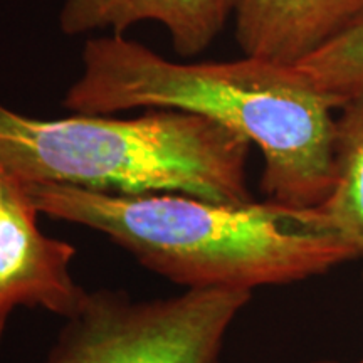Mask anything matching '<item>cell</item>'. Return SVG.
Masks as SVG:
<instances>
[{
    "label": "cell",
    "instance_id": "obj_1",
    "mask_svg": "<svg viewBox=\"0 0 363 363\" xmlns=\"http://www.w3.org/2000/svg\"><path fill=\"white\" fill-rule=\"evenodd\" d=\"M81 57L67 110L113 115L153 108L203 116L261 150L267 201L320 207L328 199L338 108L296 66L251 56L177 62L120 34L86 40Z\"/></svg>",
    "mask_w": 363,
    "mask_h": 363
},
{
    "label": "cell",
    "instance_id": "obj_2",
    "mask_svg": "<svg viewBox=\"0 0 363 363\" xmlns=\"http://www.w3.org/2000/svg\"><path fill=\"white\" fill-rule=\"evenodd\" d=\"M22 187L39 214L108 235L140 264L187 289L252 291L310 279L360 257L320 207L120 195L51 184Z\"/></svg>",
    "mask_w": 363,
    "mask_h": 363
},
{
    "label": "cell",
    "instance_id": "obj_3",
    "mask_svg": "<svg viewBox=\"0 0 363 363\" xmlns=\"http://www.w3.org/2000/svg\"><path fill=\"white\" fill-rule=\"evenodd\" d=\"M249 148V140L235 131L184 111L43 120L0 104V165L24 185L246 203L252 201Z\"/></svg>",
    "mask_w": 363,
    "mask_h": 363
},
{
    "label": "cell",
    "instance_id": "obj_4",
    "mask_svg": "<svg viewBox=\"0 0 363 363\" xmlns=\"http://www.w3.org/2000/svg\"><path fill=\"white\" fill-rule=\"evenodd\" d=\"M251 296L239 288L145 301L86 293L43 363H219L227 331Z\"/></svg>",
    "mask_w": 363,
    "mask_h": 363
},
{
    "label": "cell",
    "instance_id": "obj_5",
    "mask_svg": "<svg viewBox=\"0 0 363 363\" xmlns=\"http://www.w3.org/2000/svg\"><path fill=\"white\" fill-rule=\"evenodd\" d=\"M38 216L39 211L16 180L0 208V342L17 306L43 308L69 318L86 296L69 272L74 247L45 235Z\"/></svg>",
    "mask_w": 363,
    "mask_h": 363
},
{
    "label": "cell",
    "instance_id": "obj_6",
    "mask_svg": "<svg viewBox=\"0 0 363 363\" xmlns=\"http://www.w3.org/2000/svg\"><path fill=\"white\" fill-rule=\"evenodd\" d=\"M235 39L244 56L296 66L363 13V0H239Z\"/></svg>",
    "mask_w": 363,
    "mask_h": 363
},
{
    "label": "cell",
    "instance_id": "obj_7",
    "mask_svg": "<svg viewBox=\"0 0 363 363\" xmlns=\"http://www.w3.org/2000/svg\"><path fill=\"white\" fill-rule=\"evenodd\" d=\"M239 0H65L59 29L67 35L125 30L140 22H158L169 30L175 51L195 56L212 44Z\"/></svg>",
    "mask_w": 363,
    "mask_h": 363
},
{
    "label": "cell",
    "instance_id": "obj_8",
    "mask_svg": "<svg viewBox=\"0 0 363 363\" xmlns=\"http://www.w3.org/2000/svg\"><path fill=\"white\" fill-rule=\"evenodd\" d=\"M333 185L320 211L363 257V89L340 108Z\"/></svg>",
    "mask_w": 363,
    "mask_h": 363
},
{
    "label": "cell",
    "instance_id": "obj_9",
    "mask_svg": "<svg viewBox=\"0 0 363 363\" xmlns=\"http://www.w3.org/2000/svg\"><path fill=\"white\" fill-rule=\"evenodd\" d=\"M296 67L340 110L363 89V13Z\"/></svg>",
    "mask_w": 363,
    "mask_h": 363
},
{
    "label": "cell",
    "instance_id": "obj_10",
    "mask_svg": "<svg viewBox=\"0 0 363 363\" xmlns=\"http://www.w3.org/2000/svg\"><path fill=\"white\" fill-rule=\"evenodd\" d=\"M13 180L11 175L7 174L6 169H4L2 165H0V208H2L4 203H6L9 194H11V190L13 187Z\"/></svg>",
    "mask_w": 363,
    "mask_h": 363
},
{
    "label": "cell",
    "instance_id": "obj_11",
    "mask_svg": "<svg viewBox=\"0 0 363 363\" xmlns=\"http://www.w3.org/2000/svg\"><path fill=\"white\" fill-rule=\"evenodd\" d=\"M315 363H340L337 360H320V362H315Z\"/></svg>",
    "mask_w": 363,
    "mask_h": 363
},
{
    "label": "cell",
    "instance_id": "obj_12",
    "mask_svg": "<svg viewBox=\"0 0 363 363\" xmlns=\"http://www.w3.org/2000/svg\"><path fill=\"white\" fill-rule=\"evenodd\" d=\"M362 259H363V257H362ZM358 363H363V357H362V360H360V362H358Z\"/></svg>",
    "mask_w": 363,
    "mask_h": 363
}]
</instances>
